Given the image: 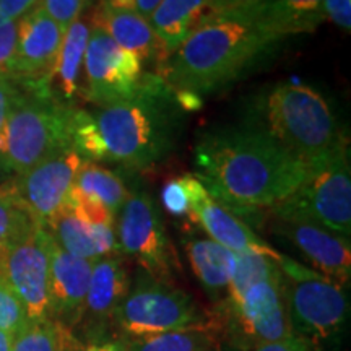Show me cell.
I'll use <instances>...</instances> for the list:
<instances>
[{
  "instance_id": "1",
  "label": "cell",
  "mask_w": 351,
  "mask_h": 351,
  "mask_svg": "<svg viewBox=\"0 0 351 351\" xmlns=\"http://www.w3.org/2000/svg\"><path fill=\"white\" fill-rule=\"evenodd\" d=\"M194 160L197 176L210 194L241 219L291 195L307 171L301 160L252 122L205 132L195 143Z\"/></svg>"
},
{
  "instance_id": "2",
  "label": "cell",
  "mask_w": 351,
  "mask_h": 351,
  "mask_svg": "<svg viewBox=\"0 0 351 351\" xmlns=\"http://www.w3.org/2000/svg\"><path fill=\"white\" fill-rule=\"evenodd\" d=\"M275 43L249 10L212 13L155 73L174 93L202 99L239 78Z\"/></svg>"
},
{
  "instance_id": "3",
  "label": "cell",
  "mask_w": 351,
  "mask_h": 351,
  "mask_svg": "<svg viewBox=\"0 0 351 351\" xmlns=\"http://www.w3.org/2000/svg\"><path fill=\"white\" fill-rule=\"evenodd\" d=\"M91 114L104 161L147 171L173 155L187 111L158 73H143L129 99L96 108Z\"/></svg>"
},
{
  "instance_id": "4",
  "label": "cell",
  "mask_w": 351,
  "mask_h": 351,
  "mask_svg": "<svg viewBox=\"0 0 351 351\" xmlns=\"http://www.w3.org/2000/svg\"><path fill=\"white\" fill-rule=\"evenodd\" d=\"M77 108L57 99L47 88L19 86L0 130V176L16 178L52 153L70 147Z\"/></svg>"
},
{
  "instance_id": "5",
  "label": "cell",
  "mask_w": 351,
  "mask_h": 351,
  "mask_svg": "<svg viewBox=\"0 0 351 351\" xmlns=\"http://www.w3.org/2000/svg\"><path fill=\"white\" fill-rule=\"evenodd\" d=\"M261 111L263 129L306 166L346 138L326 98L311 86L278 83L262 99Z\"/></svg>"
},
{
  "instance_id": "6",
  "label": "cell",
  "mask_w": 351,
  "mask_h": 351,
  "mask_svg": "<svg viewBox=\"0 0 351 351\" xmlns=\"http://www.w3.org/2000/svg\"><path fill=\"white\" fill-rule=\"evenodd\" d=\"M283 296L291 330L320 348L340 341L350 317V298L343 285L282 256Z\"/></svg>"
},
{
  "instance_id": "7",
  "label": "cell",
  "mask_w": 351,
  "mask_h": 351,
  "mask_svg": "<svg viewBox=\"0 0 351 351\" xmlns=\"http://www.w3.org/2000/svg\"><path fill=\"white\" fill-rule=\"evenodd\" d=\"M274 217L300 218L341 238L351 236V169L348 138L307 165L291 195L270 208Z\"/></svg>"
},
{
  "instance_id": "8",
  "label": "cell",
  "mask_w": 351,
  "mask_h": 351,
  "mask_svg": "<svg viewBox=\"0 0 351 351\" xmlns=\"http://www.w3.org/2000/svg\"><path fill=\"white\" fill-rule=\"evenodd\" d=\"M212 324V315L184 289L138 270L114 314L112 327L119 333L117 339H142Z\"/></svg>"
},
{
  "instance_id": "9",
  "label": "cell",
  "mask_w": 351,
  "mask_h": 351,
  "mask_svg": "<svg viewBox=\"0 0 351 351\" xmlns=\"http://www.w3.org/2000/svg\"><path fill=\"white\" fill-rule=\"evenodd\" d=\"M212 320L219 337L241 351L295 335L285 304L282 271L252 285L239 300L219 302Z\"/></svg>"
},
{
  "instance_id": "10",
  "label": "cell",
  "mask_w": 351,
  "mask_h": 351,
  "mask_svg": "<svg viewBox=\"0 0 351 351\" xmlns=\"http://www.w3.org/2000/svg\"><path fill=\"white\" fill-rule=\"evenodd\" d=\"M116 221L121 256L134 258L153 278L173 283L181 265L155 199L145 191H130Z\"/></svg>"
},
{
  "instance_id": "11",
  "label": "cell",
  "mask_w": 351,
  "mask_h": 351,
  "mask_svg": "<svg viewBox=\"0 0 351 351\" xmlns=\"http://www.w3.org/2000/svg\"><path fill=\"white\" fill-rule=\"evenodd\" d=\"M143 73L142 62L117 46L96 23L93 15L83 60V99L96 108L129 99L138 90Z\"/></svg>"
},
{
  "instance_id": "12",
  "label": "cell",
  "mask_w": 351,
  "mask_h": 351,
  "mask_svg": "<svg viewBox=\"0 0 351 351\" xmlns=\"http://www.w3.org/2000/svg\"><path fill=\"white\" fill-rule=\"evenodd\" d=\"M49 243V232L34 221L0 261V275L19 298L28 320L51 319Z\"/></svg>"
},
{
  "instance_id": "13",
  "label": "cell",
  "mask_w": 351,
  "mask_h": 351,
  "mask_svg": "<svg viewBox=\"0 0 351 351\" xmlns=\"http://www.w3.org/2000/svg\"><path fill=\"white\" fill-rule=\"evenodd\" d=\"M85 161V158L70 145L44 158L26 173L13 178L7 186L29 217L41 226H47V223L62 210Z\"/></svg>"
},
{
  "instance_id": "14",
  "label": "cell",
  "mask_w": 351,
  "mask_h": 351,
  "mask_svg": "<svg viewBox=\"0 0 351 351\" xmlns=\"http://www.w3.org/2000/svg\"><path fill=\"white\" fill-rule=\"evenodd\" d=\"M65 29L43 10L33 8L19 20V36L7 73L21 88H47Z\"/></svg>"
},
{
  "instance_id": "15",
  "label": "cell",
  "mask_w": 351,
  "mask_h": 351,
  "mask_svg": "<svg viewBox=\"0 0 351 351\" xmlns=\"http://www.w3.org/2000/svg\"><path fill=\"white\" fill-rule=\"evenodd\" d=\"M191 195V221L215 243L234 254H262L278 262L283 254L265 243L251 226L210 194L197 174H184Z\"/></svg>"
},
{
  "instance_id": "16",
  "label": "cell",
  "mask_w": 351,
  "mask_h": 351,
  "mask_svg": "<svg viewBox=\"0 0 351 351\" xmlns=\"http://www.w3.org/2000/svg\"><path fill=\"white\" fill-rule=\"evenodd\" d=\"M271 231L288 241L314 267L315 271L343 287L350 283V239L341 238L335 232L306 219L274 217V215H271Z\"/></svg>"
},
{
  "instance_id": "17",
  "label": "cell",
  "mask_w": 351,
  "mask_h": 351,
  "mask_svg": "<svg viewBox=\"0 0 351 351\" xmlns=\"http://www.w3.org/2000/svg\"><path fill=\"white\" fill-rule=\"evenodd\" d=\"M130 283L129 267L121 254L93 262L82 320L78 324L88 337V343L104 340V335L111 330L114 314L129 291Z\"/></svg>"
},
{
  "instance_id": "18",
  "label": "cell",
  "mask_w": 351,
  "mask_h": 351,
  "mask_svg": "<svg viewBox=\"0 0 351 351\" xmlns=\"http://www.w3.org/2000/svg\"><path fill=\"white\" fill-rule=\"evenodd\" d=\"M93 262L72 256L49 243L51 319L73 328L80 324Z\"/></svg>"
},
{
  "instance_id": "19",
  "label": "cell",
  "mask_w": 351,
  "mask_h": 351,
  "mask_svg": "<svg viewBox=\"0 0 351 351\" xmlns=\"http://www.w3.org/2000/svg\"><path fill=\"white\" fill-rule=\"evenodd\" d=\"M44 228L59 247L75 257L95 262L101 257L121 254L116 226L91 225L67 207H62Z\"/></svg>"
},
{
  "instance_id": "20",
  "label": "cell",
  "mask_w": 351,
  "mask_h": 351,
  "mask_svg": "<svg viewBox=\"0 0 351 351\" xmlns=\"http://www.w3.org/2000/svg\"><path fill=\"white\" fill-rule=\"evenodd\" d=\"M93 25V10L82 13L65 29L62 46L49 80L51 93L69 106H77L83 98V60Z\"/></svg>"
},
{
  "instance_id": "21",
  "label": "cell",
  "mask_w": 351,
  "mask_h": 351,
  "mask_svg": "<svg viewBox=\"0 0 351 351\" xmlns=\"http://www.w3.org/2000/svg\"><path fill=\"white\" fill-rule=\"evenodd\" d=\"M93 15L108 36L122 49L137 57L143 67L150 64H158L160 67L165 60L163 46L147 16L103 5L95 8Z\"/></svg>"
},
{
  "instance_id": "22",
  "label": "cell",
  "mask_w": 351,
  "mask_h": 351,
  "mask_svg": "<svg viewBox=\"0 0 351 351\" xmlns=\"http://www.w3.org/2000/svg\"><path fill=\"white\" fill-rule=\"evenodd\" d=\"M182 247L205 293L217 304L225 301L234 271V252L210 238H200L192 232L182 236Z\"/></svg>"
},
{
  "instance_id": "23",
  "label": "cell",
  "mask_w": 351,
  "mask_h": 351,
  "mask_svg": "<svg viewBox=\"0 0 351 351\" xmlns=\"http://www.w3.org/2000/svg\"><path fill=\"white\" fill-rule=\"evenodd\" d=\"M324 0H263L252 16L276 43L293 34L313 33L326 21Z\"/></svg>"
},
{
  "instance_id": "24",
  "label": "cell",
  "mask_w": 351,
  "mask_h": 351,
  "mask_svg": "<svg viewBox=\"0 0 351 351\" xmlns=\"http://www.w3.org/2000/svg\"><path fill=\"white\" fill-rule=\"evenodd\" d=\"M213 0H161L150 15L165 59L181 46L202 20L212 15Z\"/></svg>"
},
{
  "instance_id": "25",
  "label": "cell",
  "mask_w": 351,
  "mask_h": 351,
  "mask_svg": "<svg viewBox=\"0 0 351 351\" xmlns=\"http://www.w3.org/2000/svg\"><path fill=\"white\" fill-rule=\"evenodd\" d=\"M219 333L215 324L184 328L142 339H117L124 351H218Z\"/></svg>"
},
{
  "instance_id": "26",
  "label": "cell",
  "mask_w": 351,
  "mask_h": 351,
  "mask_svg": "<svg viewBox=\"0 0 351 351\" xmlns=\"http://www.w3.org/2000/svg\"><path fill=\"white\" fill-rule=\"evenodd\" d=\"M72 189L99 202L101 205L111 210L116 217L130 192L119 173L93 163V161H85L82 165Z\"/></svg>"
},
{
  "instance_id": "27",
  "label": "cell",
  "mask_w": 351,
  "mask_h": 351,
  "mask_svg": "<svg viewBox=\"0 0 351 351\" xmlns=\"http://www.w3.org/2000/svg\"><path fill=\"white\" fill-rule=\"evenodd\" d=\"M72 328L57 320H28L13 337L12 351H82Z\"/></svg>"
},
{
  "instance_id": "28",
  "label": "cell",
  "mask_w": 351,
  "mask_h": 351,
  "mask_svg": "<svg viewBox=\"0 0 351 351\" xmlns=\"http://www.w3.org/2000/svg\"><path fill=\"white\" fill-rule=\"evenodd\" d=\"M278 262L274 258L262 256V254L243 252L234 254V271L228 288V295L225 301H236L244 295L245 289H249L252 285L263 280H269L271 276L280 274Z\"/></svg>"
},
{
  "instance_id": "29",
  "label": "cell",
  "mask_w": 351,
  "mask_h": 351,
  "mask_svg": "<svg viewBox=\"0 0 351 351\" xmlns=\"http://www.w3.org/2000/svg\"><path fill=\"white\" fill-rule=\"evenodd\" d=\"M34 223L29 213L13 195L7 184L0 186V261L12 244Z\"/></svg>"
},
{
  "instance_id": "30",
  "label": "cell",
  "mask_w": 351,
  "mask_h": 351,
  "mask_svg": "<svg viewBox=\"0 0 351 351\" xmlns=\"http://www.w3.org/2000/svg\"><path fill=\"white\" fill-rule=\"evenodd\" d=\"M161 205L165 212L174 218H191V195L184 179L171 178L161 187Z\"/></svg>"
},
{
  "instance_id": "31",
  "label": "cell",
  "mask_w": 351,
  "mask_h": 351,
  "mask_svg": "<svg viewBox=\"0 0 351 351\" xmlns=\"http://www.w3.org/2000/svg\"><path fill=\"white\" fill-rule=\"evenodd\" d=\"M26 322L23 306L0 275V330L16 333Z\"/></svg>"
},
{
  "instance_id": "32",
  "label": "cell",
  "mask_w": 351,
  "mask_h": 351,
  "mask_svg": "<svg viewBox=\"0 0 351 351\" xmlns=\"http://www.w3.org/2000/svg\"><path fill=\"white\" fill-rule=\"evenodd\" d=\"M39 7L64 29L90 8V0H41Z\"/></svg>"
},
{
  "instance_id": "33",
  "label": "cell",
  "mask_w": 351,
  "mask_h": 351,
  "mask_svg": "<svg viewBox=\"0 0 351 351\" xmlns=\"http://www.w3.org/2000/svg\"><path fill=\"white\" fill-rule=\"evenodd\" d=\"M19 36V21L0 16V69L5 70L10 64Z\"/></svg>"
},
{
  "instance_id": "34",
  "label": "cell",
  "mask_w": 351,
  "mask_h": 351,
  "mask_svg": "<svg viewBox=\"0 0 351 351\" xmlns=\"http://www.w3.org/2000/svg\"><path fill=\"white\" fill-rule=\"evenodd\" d=\"M324 19L339 26L341 32H351V0H324Z\"/></svg>"
},
{
  "instance_id": "35",
  "label": "cell",
  "mask_w": 351,
  "mask_h": 351,
  "mask_svg": "<svg viewBox=\"0 0 351 351\" xmlns=\"http://www.w3.org/2000/svg\"><path fill=\"white\" fill-rule=\"evenodd\" d=\"M251 351H324V348H320V346L315 345L314 341L293 335L285 340L258 345Z\"/></svg>"
},
{
  "instance_id": "36",
  "label": "cell",
  "mask_w": 351,
  "mask_h": 351,
  "mask_svg": "<svg viewBox=\"0 0 351 351\" xmlns=\"http://www.w3.org/2000/svg\"><path fill=\"white\" fill-rule=\"evenodd\" d=\"M16 91H19V85L13 82V78L5 70L0 69V130H2L8 114H10Z\"/></svg>"
},
{
  "instance_id": "37",
  "label": "cell",
  "mask_w": 351,
  "mask_h": 351,
  "mask_svg": "<svg viewBox=\"0 0 351 351\" xmlns=\"http://www.w3.org/2000/svg\"><path fill=\"white\" fill-rule=\"evenodd\" d=\"M161 0H101L99 5L116 8V10H127L138 13V15L150 19L153 10Z\"/></svg>"
},
{
  "instance_id": "38",
  "label": "cell",
  "mask_w": 351,
  "mask_h": 351,
  "mask_svg": "<svg viewBox=\"0 0 351 351\" xmlns=\"http://www.w3.org/2000/svg\"><path fill=\"white\" fill-rule=\"evenodd\" d=\"M41 0H0V16L19 21L39 5Z\"/></svg>"
},
{
  "instance_id": "39",
  "label": "cell",
  "mask_w": 351,
  "mask_h": 351,
  "mask_svg": "<svg viewBox=\"0 0 351 351\" xmlns=\"http://www.w3.org/2000/svg\"><path fill=\"white\" fill-rule=\"evenodd\" d=\"M263 0H213L212 12L225 13V12H247L251 8L261 5Z\"/></svg>"
},
{
  "instance_id": "40",
  "label": "cell",
  "mask_w": 351,
  "mask_h": 351,
  "mask_svg": "<svg viewBox=\"0 0 351 351\" xmlns=\"http://www.w3.org/2000/svg\"><path fill=\"white\" fill-rule=\"evenodd\" d=\"M82 351H124L121 346L119 340H98V341H91V343L83 345Z\"/></svg>"
},
{
  "instance_id": "41",
  "label": "cell",
  "mask_w": 351,
  "mask_h": 351,
  "mask_svg": "<svg viewBox=\"0 0 351 351\" xmlns=\"http://www.w3.org/2000/svg\"><path fill=\"white\" fill-rule=\"evenodd\" d=\"M13 337H15V333L8 330H0V351H12Z\"/></svg>"
},
{
  "instance_id": "42",
  "label": "cell",
  "mask_w": 351,
  "mask_h": 351,
  "mask_svg": "<svg viewBox=\"0 0 351 351\" xmlns=\"http://www.w3.org/2000/svg\"><path fill=\"white\" fill-rule=\"evenodd\" d=\"M228 351H241V350H236V348H231V346H230V348H228Z\"/></svg>"
}]
</instances>
